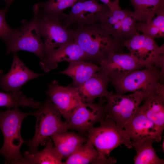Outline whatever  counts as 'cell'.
I'll use <instances>...</instances> for the list:
<instances>
[{"instance_id": "4fadbf2b", "label": "cell", "mask_w": 164, "mask_h": 164, "mask_svg": "<svg viewBox=\"0 0 164 164\" xmlns=\"http://www.w3.org/2000/svg\"><path fill=\"white\" fill-rule=\"evenodd\" d=\"M107 115L105 105L101 99L98 103L83 102L67 123L68 129L87 133L97 123L103 121Z\"/></svg>"}, {"instance_id": "44dd1931", "label": "cell", "mask_w": 164, "mask_h": 164, "mask_svg": "<svg viewBox=\"0 0 164 164\" xmlns=\"http://www.w3.org/2000/svg\"><path fill=\"white\" fill-rule=\"evenodd\" d=\"M100 70V67L94 63L79 60L69 63L67 68L59 73L70 77L73 81L70 85L77 87Z\"/></svg>"}, {"instance_id": "7a4b0ae2", "label": "cell", "mask_w": 164, "mask_h": 164, "mask_svg": "<svg viewBox=\"0 0 164 164\" xmlns=\"http://www.w3.org/2000/svg\"><path fill=\"white\" fill-rule=\"evenodd\" d=\"M98 127L90 128L87 133V140L97 151L99 157L96 164H111L116 160L109 157L110 152L121 145L133 148L132 141L125 130L118 128L114 121L107 115Z\"/></svg>"}, {"instance_id": "83f0119b", "label": "cell", "mask_w": 164, "mask_h": 164, "mask_svg": "<svg viewBox=\"0 0 164 164\" xmlns=\"http://www.w3.org/2000/svg\"><path fill=\"white\" fill-rule=\"evenodd\" d=\"M85 0H62L58 2L49 4L46 2L39 3V12L42 15L56 18L62 21L63 11L67 8L72 7L76 2Z\"/></svg>"}, {"instance_id": "603a6c76", "label": "cell", "mask_w": 164, "mask_h": 164, "mask_svg": "<svg viewBox=\"0 0 164 164\" xmlns=\"http://www.w3.org/2000/svg\"><path fill=\"white\" fill-rule=\"evenodd\" d=\"M134 9L136 22L146 23L152 19L157 12L164 7V0H129Z\"/></svg>"}, {"instance_id": "5bb4252c", "label": "cell", "mask_w": 164, "mask_h": 164, "mask_svg": "<svg viewBox=\"0 0 164 164\" xmlns=\"http://www.w3.org/2000/svg\"><path fill=\"white\" fill-rule=\"evenodd\" d=\"M99 64L101 70L109 76V82L121 78L134 71L150 66L140 62L130 53L123 52L112 53Z\"/></svg>"}, {"instance_id": "7402d4cb", "label": "cell", "mask_w": 164, "mask_h": 164, "mask_svg": "<svg viewBox=\"0 0 164 164\" xmlns=\"http://www.w3.org/2000/svg\"><path fill=\"white\" fill-rule=\"evenodd\" d=\"M44 149L41 151L31 152L25 151L18 164H63L62 159L53 146L51 139L48 138L45 142Z\"/></svg>"}, {"instance_id": "cb8c5ba5", "label": "cell", "mask_w": 164, "mask_h": 164, "mask_svg": "<svg viewBox=\"0 0 164 164\" xmlns=\"http://www.w3.org/2000/svg\"><path fill=\"white\" fill-rule=\"evenodd\" d=\"M136 151L134 161L135 164H164V161L157 155L150 140L132 141Z\"/></svg>"}, {"instance_id": "4316f807", "label": "cell", "mask_w": 164, "mask_h": 164, "mask_svg": "<svg viewBox=\"0 0 164 164\" xmlns=\"http://www.w3.org/2000/svg\"><path fill=\"white\" fill-rule=\"evenodd\" d=\"M156 15L155 19L146 23L136 22L139 31L154 39L164 36V7L158 11Z\"/></svg>"}, {"instance_id": "8fae6325", "label": "cell", "mask_w": 164, "mask_h": 164, "mask_svg": "<svg viewBox=\"0 0 164 164\" xmlns=\"http://www.w3.org/2000/svg\"><path fill=\"white\" fill-rule=\"evenodd\" d=\"M72 7L68 14L64 13L63 16V24L67 28L73 25L82 26L100 23L110 10L106 5L96 0L77 2Z\"/></svg>"}, {"instance_id": "ffe728a7", "label": "cell", "mask_w": 164, "mask_h": 164, "mask_svg": "<svg viewBox=\"0 0 164 164\" xmlns=\"http://www.w3.org/2000/svg\"><path fill=\"white\" fill-rule=\"evenodd\" d=\"M56 151L62 159L66 160L87 139L68 130L55 133L50 137Z\"/></svg>"}, {"instance_id": "484cf974", "label": "cell", "mask_w": 164, "mask_h": 164, "mask_svg": "<svg viewBox=\"0 0 164 164\" xmlns=\"http://www.w3.org/2000/svg\"><path fill=\"white\" fill-rule=\"evenodd\" d=\"M86 142L79 147L63 164H96L98 152L91 142Z\"/></svg>"}, {"instance_id": "2e32d148", "label": "cell", "mask_w": 164, "mask_h": 164, "mask_svg": "<svg viewBox=\"0 0 164 164\" xmlns=\"http://www.w3.org/2000/svg\"><path fill=\"white\" fill-rule=\"evenodd\" d=\"M124 129L132 141L150 140L153 143L162 139L163 132L139 110Z\"/></svg>"}, {"instance_id": "e0dca14e", "label": "cell", "mask_w": 164, "mask_h": 164, "mask_svg": "<svg viewBox=\"0 0 164 164\" xmlns=\"http://www.w3.org/2000/svg\"><path fill=\"white\" fill-rule=\"evenodd\" d=\"M79 60L89 61L82 49L74 42L64 45L50 53L40 60L39 65L47 72L57 68L58 63L61 62L65 61L70 63Z\"/></svg>"}, {"instance_id": "9a60e30c", "label": "cell", "mask_w": 164, "mask_h": 164, "mask_svg": "<svg viewBox=\"0 0 164 164\" xmlns=\"http://www.w3.org/2000/svg\"><path fill=\"white\" fill-rule=\"evenodd\" d=\"M42 75L28 68L18 57L16 52H14L9 71L4 74L0 70V88L7 92L19 91L27 82Z\"/></svg>"}, {"instance_id": "5b68a950", "label": "cell", "mask_w": 164, "mask_h": 164, "mask_svg": "<svg viewBox=\"0 0 164 164\" xmlns=\"http://www.w3.org/2000/svg\"><path fill=\"white\" fill-rule=\"evenodd\" d=\"M161 68L152 65L134 71L119 79L110 81L115 93L123 94L128 92H138L147 97L155 94L163 78L164 73Z\"/></svg>"}, {"instance_id": "4dcf8cb0", "label": "cell", "mask_w": 164, "mask_h": 164, "mask_svg": "<svg viewBox=\"0 0 164 164\" xmlns=\"http://www.w3.org/2000/svg\"><path fill=\"white\" fill-rule=\"evenodd\" d=\"M6 3V6L9 7L12 2L15 0H4Z\"/></svg>"}, {"instance_id": "9c48e42d", "label": "cell", "mask_w": 164, "mask_h": 164, "mask_svg": "<svg viewBox=\"0 0 164 164\" xmlns=\"http://www.w3.org/2000/svg\"><path fill=\"white\" fill-rule=\"evenodd\" d=\"M39 11L38 19L44 39V58L64 45L75 42L73 29L64 26L62 20L43 15Z\"/></svg>"}, {"instance_id": "f1b7e54d", "label": "cell", "mask_w": 164, "mask_h": 164, "mask_svg": "<svg viewBox=\"0 0 164 164\" xmlns=\"http://www.w3.org/2000/svg\"><path fill=\"white\" fill-rule=\"evenodd\" d=\"M8 7L0 9V38L6 42L9 38L14 29L8 25L5 20V15Z\"/></svg>"}, {"instance_id": "277c9868", "label": "cell", "mask_w": 164, "mask_h": 164, "mask_svg": "<svg viewBox=\"0 0 164 164\" xmlns=\"http://www.w3.org/2000/svg\"><path fill=\"white\" fill-rule=\"evenodd\" d=\"M39 9V4L34 5L32 19L29 21L22 20L21 26L14 29L9 38L5 42L6 46V55L24 50L35 54L40 60L44 58V43L41 39L38 19Z\"/></svg>"}, {"instance_id": "f546056e", "label": "cell", "mask_w": 164, "mask_h": 164, "mask_svg": "<svg viewBox=\"0 0 164 164\" xmlns=\"http://www.w3.org/2000/svg\"><path fill=\"white\" fill-rule=\"evenodd\" d=\"M62 0H48L46 2L47 3L49 4L55 3L58 2Z\"/></svg>"}, {"instance_id": "d4e9b609", "label": "cell", "mask_w": 164, "mask_h": 164, "mask_svg": "<svg viewBox=\"0 0 164 164\" xmlns=\"http://www.w3.org/2000/svg\"><path fill=\"white\" fill-rule=\"evenodd\" d=\"M39 102L35 101L33 98H28L19 91L4 93L0 92V107L8 109L22 106L31 107L37 109L42 105Z\"/></svg>"}, {"instance_id": "6da1fadb", "label": "cell", "mask_w": 164, "mask_h": 164, "mask_svg": "<svg viewBox=\"0 0 164 164\" xmlns=\"http://www.w3.org/2000/svg\"><path fill=\"white\" fill-rule=\"evenodd\" d=\"M75 42L92 62L99 64L111 54L123 52V45L101 27L99 23L76 26L73 29Z\"/></svg>"}, {"instance_id": "ba28073f", "label": "cell", "mask_w": 164, "mask_h": 164, "mask_svg": "<svg viewBox=\"0 0 164 164\" xmlns=\"http://www.w3.org/2000/svg\"><path fill=\"white\" fill-rule=\"evenodd\" d=\"M133 12L120 7L110 9L100 23L102 28L118 42L139 34Z\"/></svg>"}, {"instance_id": "8992f818", "label": "cell", "mask_w": 164, "mask_h": 164, "mask_svg": "<svg viewBox=\"0 0 164 164\" xmlns=\"http://www.w3.org/2000/svg\"><path fill=\"white\" fill-rule=\"evenodd\" d=\"M32 114L36 118L34 136L26 143L29 147L28 151L32 153L38 151L39 145H44L53 135L68 130L67 123L62 120L60 113L49 97Z\"/></svg>"}, {"instance_id": "7c38bea8", "label": "cell", "mask_w": 164, "mask_h": 164, "mask_svg": "<svg viewBox=\"0 0 164 164\" xmlns=\"http://www.w3.org/2000/svg\"><path fill=\"white\" fill-rule=\"evenodd\" d=\"M46 93L67 123L83 102L76 87L61 86L56 80L48 84Z\"/></svg>"}, {"instance_id": "d6986e66", "label": "cell", "mask_w": 164, "mask_h": 164, "mask_svg": "<svg viewBox=\"0 0 164 164\" xmlns=\"http://www.w3.org/2000/svg\"><path fill=\"white\" fill-rule=\"evenodd\" d=\"M139 110L162 132L164 129V86L160 83L157 92L145 99Z\"/></svg>"}, {"instance_id": "52a82bcc", "label": "cell", "mask_w": 164, "mask_h": 164, "mask_svg": "<svg viewBox=\"0 0 164 164\" xmlns=\"http://www.w3.org/2000/svg\"><path fill=\"white\" fill-rule=\"evenodd\" d=\"M147 97L138 92L127 95L111 92L105 98L107 115L118 128L123 129L125 125L138 113L141 104Z\"/></svg>"}, {"instance_id": "30bf717a", "label": "cell", "mask_w": 164, "mask_h": 164, "mask_svg": "<svg viewBox=\"0 0 164 164\" xmlns=\"http://www.w3.org/2000/svg\"><path fill=\"white\" fill-rule=\"evenodd\" d=\"M123 45L132 55L148 66L155 65L164 71V45L159 46L154 38L138 34L125 40Z\"/></svg>"}, {"instance_id": "3957f363", "label": "cell", "mask_w": 164, "mask_h": 164, "mask_svg": "<svg viewBox=\"0 0 164 164\" xmlns=\"http://www.w3.org/2000/svg\"><path fill=\"white\" fill-rule=\"evenodd\" d=\"M32 112L23 113L18 107L5 111H0V128L2 132L4 142L0 149V154L5 157L6 164H15L22 159L23 155L20 152L21 146L27 141L22 138L20 130L22 121Z\"/></svg>"}, {"instance_id": "ac0fdd59", "label": "cell", "mask_w": 164, "mask_h": 164, "mask_svg": "<svg viewBox=\"0 0 164 164\" xmlns=\"http://www.w3.org/2000/svg\"><path fill=\"white\" fill-rule=\"evenodd\" d=\"M109 82V76L101 70L76 88L83 102L91 103L97 98H105L111 93L107 89Z\"/></svg>"}]
</instances>
